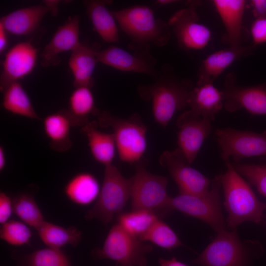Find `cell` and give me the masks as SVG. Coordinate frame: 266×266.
<instances>
[{
    "mask_svg": "<svg viewBox=\"0 0 266 266\" xmlns=\"http://www.w3.org/2000/svg\"><path fill=\"white\" fill-rule=\"evenodd\" d=\"M117 223L130 234L139 238L159 219L155 213L146 210H132L117 216Z\"/></svg>",
    "mask_w": 266,
    "mask_h": 266,
    "instance_id": "cell-30",
    "label": "cell"
},
{
    "mask_svg": "<svg viewBox=\"0 0 266 266\" xmlns=\"http://www.w3.org/2000/svg\"><path fill=\"white\" fill-rule=\"evenodd\" d=\"M98 49L81 44L71 52L68 60V66L73 77L75 88L87 87L91 88L94 85L93 74L98 63L96 53Z\"/></svg>",
    "mask_w": 266,
    "mask_h": 266,
    "instance_id": "cell-22",
    "label": "cell"
},
{
    "mask_svg": "<svg viewBox=\"0 0 266 266\" xmlns=\"http://www.w3.org/2000/svg\"><path fill=\"white\" fill-rule=\"evenodd\" d=\"M2 93V106L8 112L31 119L40 120L31 100L19 82L10 84Z\"/></svg>",
    "mask_w": 266,
    "mask_h": 266,
    "instance_id": "cell-28",
    "label": "cell"
},
{
    "mask_svg": "<svg viewBox=\"0 0 266 266\" xmlns=\"http://www.w3.org/2000/svg\"><path fill=\"white\" fill-rule=\"evenodd\" d=\"M188 106L196 114L211 122L224 107L222 92L213 83H196L189 94Z\"/></svg>",
    "mask_w": 266,
    "mask_h": 266,
    "instance_id": "cell-21",
    "label": "cell"
},
{
    "mask_svg": "<svg viewBox=\"0 0 266 266\" xmlns=\"http://www.w3.org/2000/svg\"><path fill=\"white\" fill-rule=\"evenodd\" d=\"M247 255L236 231L217 233L215 239L192 262L200 266H245Z\"/></svg>",
    "mask_w": 266,
    "mask_h": 266,
    "instance_id": "cell-12",
    "label": "cell"
},
{
    "mask_svg": "<svg viewBox=\"0 0 266 266\" xmlns=\"http://www.w3.org/2000/svg\"><path fill=\"white\" fill-rule=\"evenodd\" d=\"M36 231L41 240L53 248L66 245L75 246L82 239L81 232L74 226L65 228L45 221Z\"/></svg>",
    "mask_w": 266,
    "mask_h": 266,
    "instance_id": "cell-29",
    "label": "cell"
},
{
    "mask_svg": "<svg viewBox=\"0 0 266 266\" xmlns=\"http://www.w3.org/2000/svg\"><path fill=\"white\" fill-rule=\"evenodd\" d=\"M221 185L216 176L212 181L209 191L201 196L179 194L170 197L168 209L180 211L208 224L217 233L227 230L223 215L219 191Z\"/></svg>",
    "mask_w": 266,
    "mask_h": 266,
    "instance_id": "cell-8",
    "label": "cell"
},
{
    "mask_svg": "<svg viewBox=\"0 0 266 266\" xmlns=\"http://www.w3.org/2000/svg\"><path fill=\"white\" fill-rule=\"evenodd\" d=\"M12 201L13 212L27 225L37 230L45 221L39 207L31 195L20 194Z\"/></svg>",
    "mask_w": 266,
    "mask_h": 266,
    "instance_id": "cell-31",
    "label": "cell"
},
{
    "mask_svg": "<svg viewBox=\"0 0 266 266\" xmlns=\"http://www.w3.org/2000/svg\"><path fill=\"white\" fill-rule=\"evenodd\" d=\"M198 2H192L187 7L173 14L167 22L174 33L178 47L185 50H199L205 48L211 38L212 33L199 22L197 8Z\"/></svg>",
    "mask_w": 266,
    "mask_h": 266,
    "instance_id": "cell-10",
    "label": "cell"
},
{
    "mask_svg": "<svg viewBox=\"0 0 266 266\" xmlns=\"http://www.w3.org/2000/svg\"><path fill=\"white\" fill-rule=\"evenodd\" d=\"M249 5L255 19L266 16V0H252Z\"/></svg>",
    "mask_w": 266,
    "mask_h": 266,
    "instance_id": "cell-38",
    "label": "cell"
},
{
    "mask_svg": "<svg viewBox=\"0 0 266 266\" xmlns=\"http://www.w3.org/2000/svg\"><path fill=\"white\" fill-rule=\"evenodd\" d=\"M152 250L151 245L145 244L116 223L110 230L102 247L94 250L93 256L115 261L118 266H146V256Z\"/></svg>",
    "mask_w": 266,
    "mask_h": 266,
    "instance_id": "cell-7",
    "label": "cell"
},
{
    "mask_svg": "<svg viewBox=\"0 0 266 266\" xmlns=\"http://www.w3.org/2000/svg\"><path fill=\"white\" fill-rule=\"evenodd\" d=\"M253 46L229 47L212 53L200 64L197 84L213 83L234 62L253 53Z\"/></svg>",
    "mask_w": 266,
    "mask_h": 266,
    "instance_id": "cell-19",
    "label": "cell"
},
{
    "mask_svg": "<svg viewBox=\"0 0 266 266\" xmlns=\"http://www.w3.org/2000/svg\"><path fill=\"white\" fill-rule=\"evenodd\" d=\"M32 234L27 225L23 222L9 220L0 230L1 239L8 244L14 246L29 244Z\"/></svg>",
    "mask_w": 266,
    "mask_h": 266,
    "instance_id": "cell-33",
    "label": "cell"
},
{
    "mask_svg": "<svg viewBox=\"0 0 266 266\" xmlns=\"http://www.w3.org/2000/svg\"><path fill=\"white\" fill-rule=\"evenodd\" d=\"M100 110L95 105L91 88L87 87L75 88L68 99L67 112L73 127H82L90 121L91 115L96 116Z\"/></svg>",
    "mask_w": 266,
    "mask_h": 266,
    "instance_id": "cell-27",
    "label": "cell"
},
{
    "mask_svg": "<svg viewBox=\"0 0 266 266\" xmlns=\"http://www.w3.org/2000/svg\"><path fill=\"white\" fill-rule=\"evenodd\" d=\"M151 83L140 84L137 92L143 100L151 101L155 121L165 128L175 113L188 106L193 82L181 78L173 66L163 65Z\"/></svg>",
    "mask_w": 266,
    "mask_h": 266,
    "instance_id": "cell-1",
    "label": "cell"
},
{
    "mask_svg": "<svg viewBox=\"0 0 266 266\" xmlns=\"http://www.w3.org/2000/svg\"><path fill=\"white\" fill-rule=\"evenodd\" d=\"M38 49L30 41L19 42L6 53L2 63L0 90L2 92L10 84L19 81L31 73L35 67Z\"/></svg>",
    "mask_w": 266,
    "mask_h": 266,
    "instance_id": "cell-15",
    "label": "cell"
},
{
    "mask_svg": "<svg viewBox=\"0 0 266 266\" xmlns=\"http://www.w3.org/2000/svg\"><path fill=\"white\" fill-rule=\"evenodd\" d=\"M139 240L150 241L170 251L183 245L175 232L161 219H158Z\"/></svg>",
    "mask_w": 266,
    "mask_h": 266,
    "instance_id": "cell-32",
    "label": "cell"
},
{
    "mask_svg": "<svg viewBox=\"0 0 266 266\" xmlns=\"http://www.w3.org/2000/svg\"><path fill=\"white\" fill-rule=\"evenodd\" d=\"M111 11L120 27L130 37L128 47L134 53L152 56L151 44L163 47L170 39L171 31L168 23L156 18L149 6L137 5Z\"/></svg>",
    "mask_w": 266,
    "mask_h": 266,
    "instance_id": "cell-2",
    "label": "cell"
},
{
    "mask_svg": "<svg viewBox=\"0 0 266 266\" xmlns=\"http://www.w3.org/2000/svg\"><path fill=\"white\" fill-rule=\"evenodd\" d=\"M45 2V5L49 8L50 11H52L53 14L57 13V6L59 1H47Z\"/></svg>",
    "mask_w": 266,
    "mask_h": 266,
    "instance_id": "cell-42",
    "label": "cell"
},
{
    "mask_svg": "<svg viewBox=\"0 0 266 266\" xmlns=\"http://www.w3.org/2000/svg\"><path fill=\"white\" fill-rule=\"evenodd\" d=\"M98 122L90 121L81 127L80 132L87 138L94 159L104 166L112 164L117 151L113 133L101 132L97 129Z\"/></svg>",
    "mask_w": 266,
    "mask_h": 266,
    "instance_id": "cell-25",
    "label": "cell"
},
{
    "mask_svg": "<svg viewBox=\"0 0 266 266\" xmlns=\"http://www.w3.org/2000/svg\"><path fill=\"white\" fill-rule=\"evenodd\" d=\"M214 133L225 162L232 159L234 163H239L244 158L266 155V131L257 133L225 128Z\"/></svg>",
    "mask_w": 266,
    "mask_h": 266,
    "instance_id": "cell-9",
    "label": "cell"
},
{
    "mask_svg": "<svg viewBox=\"0 0 266 266\" xmlns=\"http://www.w3.org/2000/svg\"><path fill=\"white\" fill-rule=\"evenodd\" d=\"M100 187L97 178L92 174L80 172L73 176L64 188L66 196L72 202L86 205L97 200Z\"/></svg>",
    "mask_w": 266,
    "mask_h": 266,
    "instance_id": "cell-26",
    "label": "cell"
},
{
    "mask_svg": "<svg viewBox=\"0 0 266 266\" xmlns=\"http://www.w3.org/2000/svg\"><path fill=\"white\" fill-rule=\"evenodd\" d=\"M86 13L94 29L105 41L119 42V33L116 19L107 7L109 1L90 0L84 2Z\"/></svg>",
    "mask_w": 266,
    "mask_h": 266,
    "instance_id": "cell-24",
    "label": "cell"
},
{
    "mask_svg": "<svg viewBox=\"0 0 266 266\" xmlns=\"http://www.w3.org/2000/svg\"><path fill=\"white\" fill-rule=\"evenodd\" d=\"M13 212V201L5 193H0V224L2 225L9 221Z\"/></svg>",
    "mask_w": 266,
    "mask_h": 266,
    "instance_id": "cell-37",
    "label": "cell"
},
{
    "mask_svg": "<svg viewBox=\"0 0 266 266\" xmlns=\"http://www.w3.org/2000/svg\"><path fill=\"white\" fill-rule=\"evenodd\" d=\"M131 179L132 210H149L160 218L170 213L166 178L148 172L141 160L136 164L135 172Z\"/></svg>",
    "mask_w": 266,
    "mask_h": 266,
    "instance_id": "cell-6",
    "label": "cell"
},
{
    "mask_svg": "<svg viewBox=\"0 0 266 266\" xmlns=\"http://www.w3.org/2000/svg\"><path fill=\"white\" fill-rule=\"evenodd\" d=\"M253 46L266 42V16L256 18L250 28Z\"/></svg>",
    "mask_w": 266,
    "mask_h": 266,
    "instance_id": "cell-36",
    "label": "cell"
},
{
    "mask_svg": "<svg viewBox=\"0 0 266 266\" xmlns=\"http://www.w3.org/2000/svg\"><path fill=\"white\" fill-rule=\"evenodd\" d=\"M159 263L160 266H188L178 261L175 258L171 259H165L160 258L159 259Z\"/></svg>",
    "mask_w": 266,
    "mask_h": 266,
    "instance_id": "cell-40",
    "label": "cell"
},
{
    "mask_svg": "<svg viewBox=\"0 0 266 266\" xmlns=\"http://www.w3.org/2000/svg\"><path fill=\"white\" fill-rule=\"evenodd\" d=\"M131 178L124 177L114 165L104 166L99 195L93 206L87 211L86 219H97L107 225L122 212L131 198Z\"/></svg>",
    "mask_w": 266,
    "mask_h": 266,
    "instance_id": "cell-5",
    "label": "cell"
},
{
    "mask_svg": "<svg viewBox=\"0 0 266 266\" xmlns=\"http://www.w3.org/2000/svg\"><path fill=\"white\" fill-rule=\"evenodd\" d=\"M79 16H69L59 26L41 54L42 66L48 67L58 65L61 62L59 55L73 51L80 44L79 40Z\"/></svg>",
    "mask_w": 266,
    "mask_h": 266,
    "instance_id": "cell-17",
    "label": "cell"
},
{
    "mask_svg": "<svg viewBox=\"0 0 266 266\" xmlns=\"http://www.w3.org/2000/svg\"><path fill=\"white\" fill-rule=\"evenodd\" d=\"M234 169L266 198V164L232 163Z\"/></svg>",
    "mask_w": 266,
    "mask_h": 266,
    "instance_id": "cell-35",
    "label": "cell"
},
{
    "mask_svg": "<svg viewBox=\"0 0 266 266\" xmlns=\"http://www.w3.org/2000/svg\"><path fill=\"white\" fill-rule=\"evenodd\" d=\"M176 126L178 148L190 165L211 132V121L188 110L178 117Z\"/></svg>",
    "mask_w": 266,
    "mask_h": 266,
    "instance_id": "cell-14",
    "label": "cell"
},
{
    "mask_svg": "<svg viewBox=\"0 0 266 266\" xmlns=\"http://www.w3.org/2000/svg\"><path fill=\"white\" fill-rule=\"evenodd\" d=\"M49 8L44 4H37L21 8L2 17L1 23L8 33L16 35H28L39 26Z\"/></svg>",
    "mask_w": 266,
    "mask_h": 266,
    "instance_id": "cell-20",
    "label": "cell"
},
{
    "mask_svg": "<svg viewBox=\"0 0 266 266\" xmlns=\"http://www.w3.org/2000/svg\"><path fill=\"white\" fill-rule=\"evenodd\" d=\"M212 3L225 29L224 42L229 47L242 45L247 33L242 25L246 1L213 0Z\"/></svg>",
    "mask_w": 266,
    "mask_h": 266,
    "instance_id": "cell-18",
    "label": "cell"
},
{
    "mask_svg": "<svg viewBox=\"0 0 266 266\" xmlns=\"http://www.w3.org/2000/svg\"><path fill=\"white\" fill-rule=\"evenodd\" d=\"M98 63L124 71L142 73L154 78L158 73L157 61L154 57H147L131 53L116 46L111 45L96 53Z\"/></svg>",
    "mask_w": 266,
    "mask_h": 266,
    "instance_id": "cell-16",
    "label": "cell"
},
{
    "mask_svg": "<svg viewBox=\"0 0 266 266\" xmlns=\"http://www.w3.org/2000/svg\"><path fill=\"white\" fill-rule=\"evenodd\" d=\"M177 1V0H157L156 1V3H157L159 5H165L172 4L176 2Z\"/></svg>",
    "mask_w": 266,
    "mask_h": 266,
    "instance_id": "cell-43",
    "label": "cell"
},
{
    "mask_svg": "<svg viewBox=\"0 0 266 266\" xmlns=\"http://www.w3.org/2000/svg\"><path fill=\"white\" fill-rule=\"evenodd\" d=\"M116 266H118V265L116 264Z\"/></svg>",
    "mask_w": 266,
    "mask_h": 266,
    "instance_id": "cell-44",
    "label": "cell"
},
{
    "mask_svg": "<svg viewBox=\"0 0 266 266\" xmlns=\"http://www.w3.org/2000/svg\"><path fill=\"white\" fill-rule=\"evenodd\" d=\"M8 43V33L0 23V54H3L7 49Z\"/></svg>",
    "mask_w": 266,
    "mask_h": 266,
    "instance_id": "cell-39",
    "label": "cell"
},
{
    "mask_svg": "<svg viewBox=\"0 0 266 266\" xmlns=\"http://www.w3.org/2000/svg\"><path fill=\"white\" fill-rule=\"evenodd\" d=\"M159 162L167 169L178 187L179 194L201 196L209 191L212 181L191 167L178 148L164 151Z\"/></svg>",
    "mask_w": 266,
    "mask_h": 266,
    "instance_id": "cell-11",
    "label": "cell"
},
{
    "mask_svg": "<svg viewBox=\"0 0 266 266\" xmlns=\"http://www.w3.org/2000/svg\"><path fill=\"white\" fill-rule=\"evenodd\" d=\"M42 121L43 130L49 140L51 149L58 152H64L72 147L70 131L73 126L66 109L51 113Z\"/></svg>",
    "mask_w": 266,
    "mask_h": 266,
    "instance_id": "cell-23",
    "label": "cell"
},
{
    "mask_svg": "<svg viewBox=\"0 0 266 266\" xmlns=\"http://www.w3.org/2000/svg\"><path fill=\"white\" fill-rule=\"evenodd\" d=\"M6 165V157L4 148L2 146H0V170L2 171Z\"/></svg>",
    "mask_w": 266,
    "mask_h": 266,
    "instance_id": "cell-41",
    "label": "cell"
},
{
    "mask_svg": "<svg viewBox=\"0 0 266 266\" xmlns=\"http://www.w3.org/2000/svg\"><path fill=\"white\" fill-rule=\"evenodd\" d=\"M227 170L217 175L224 195V206L228 213V228L236 227L246 221L261 223L266 203L260 201L248 183L234 169L230 160L226 162Z\"/></svg>",
    "mask_w": 266,
    "mask_h": 266,
    "instance_id": "cell-3",
    "label": "cell"
},
{
    "mask_svg": "<svg viewBox=\"0 0 266 266\" xmlns=\"http://www.w3.org/2000/svg\"><path fill=\"white\" fill-rule=\"evenodd\" d=\"M224 107L230 112L243 108L251 114L266 115V84L242 86L235 73L225 77L223 89Z\"/></svg>",
    "mask_w": 266,
    "mask_h": 266,
    "instance_id": "cell-13",
    "label": "cell"
},
{
    "mask_svg": "<svg viewBox=\"0 0 266 266\" xmlns=\"http://www.w3.org/2000/svg\"><path fill=\"white\" fill-rule=\"evenodd\" d=\"M96 117L100 127L113 131L121 161L132 164L141 160L147 148V128L137 114L124 119L115 116L108 111L99 110Z\"/></svg>",
    "mask_w": 266,
    "mask_h": 266,
    "instance_id": "cell-4",
    "label": "cell"
},
{
    "mask_svg": "<svg viewBox=\"0 0 266 266\" xmlns=\"http://www.w3.org/2000/svg\"><path fill=\"white\" fill-rule=\"evenodd\" d=\"M27 263L28 266H71L67 256L60 249L49 247L30 254Z\"/></svg>",
    "mask_w": 266,
    "mask_h": 266,
    "instance_id": "cell-34",
    "label": "cell"
}]
</instances>
